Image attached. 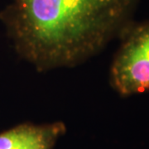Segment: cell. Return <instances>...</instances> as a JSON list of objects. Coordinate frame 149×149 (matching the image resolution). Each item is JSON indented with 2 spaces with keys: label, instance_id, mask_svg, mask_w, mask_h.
<instances>
[{
  "label": "cell",
  "instance_id": "obj_1",
  "mask_svg": "<svg viewBox=\"0 0 149 149\" xmlns=\"http://www.w3.org/2000/svg\"><path fill=\"white\" fill-rule=\"evenodd\" d=\"M139 0H13L0 13L14 48L40 71L95 56L130 24Z\"/></svg>",
  "mask_w": 149,
  "mask_h": 149
},
{
  "label": "cell",
  "instance_id": "obj_2",
  "mask_svg": "<svg viewBox=\"0 0 149 149\" xmlns=\"http://www.w3.org/2000/svg\"><path fill=\"white\" fill-rule=\"evenodd\" d=\"M121 47L110 68V83L122 96L149 91V22L123 31Z\"/></svg>",
  "mask_w": 149,
  "mask_h": 149
},
{
  "label": "cell",
  "instance_id": "obj_3",
  "mask_svg": "<svg viewBox=\"0 0 149 149\" xmlns=\"http://www.w3.org/2000/svg\"><path fill=\"white\" fill-rule=\"evenodd\" d=\"M65 131L62 122L19 124L0 133V149H54Z\"/></svg>",
  "mask_w": 149,
  "mask_h": 149
}]
</instances>
